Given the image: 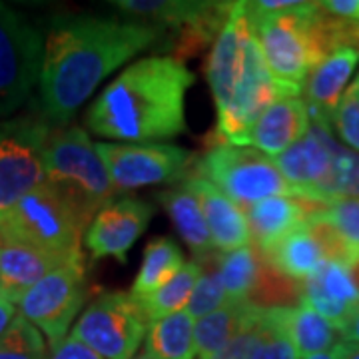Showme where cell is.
I'll list each match as a JSON object with an SVG mask.
<instances>
[{"instance_id": "cell-1", "label": "cell", "mask_w": 359, "mask_h": 359, "mask_svg": "<svg viewBox=\"0 0 359 359\" xmlns=\"http://www.w3.org/2000/svg\"><path fill=\"white\" fill-rule=\"evenodd\" d=\"M160 28L98 16L58 18L44 39L40 102L52 128L66 126L120 66L148 48Z\"/></svg>"}, {"instance_id": "cell-2", "label": "cell", "mask_w": 359, "mask_h": 359, "mask_svg": "<svg viewBox=\"0 0 359 359\" xmlns=\"http://www.w3.org/2000/svg\"><path fill=\"white\" fill-rule=\"evenodd\" d=\"M194 74L172 56L128 66L90 104L86 128L100 138L158 144L186 132V94Z\"/></svg>"}, {"instance_id": "cell-3", "label": "cell", "mask_w": 359, "mask_h": 359, "mask_svg": "<svg viewBox=\"0 0 359 359\" xmlns=\"http://www.w3.org/2000/svg\"><path fill=\"white\" fill-rule=\"evenodd\" d=\"M205 78L218 112L219 144L245 146V136L262 112L294 96L269 74L245 2H233L208 56Z\"/></svg>"}, {"instance_id": "cell-4", "label": "cell", "mask_w": 359, "mask_h": 359, "mask_svg": "<svg viewBox=\"0 0 359 359\" xmlns=\"http://www.w3.org/2000/svg\"><path fill=\"white\" fill-rule=\"evenodd\" d=\"M320 2H304L290 13H256L245 2L262 56L271 78L299 96L311 68L327 56L318 28Z\"/></svg>"}, {"instance_id": "cell-5", "label": "cell", "mask_w": 359, "mask_h": 359, "mask_svg": "<svg viewBox=\"0 0 359 359\" xmlns=\"http://www.w3.org/2000/svg\"><path fill=\"white\" fill-rule=\"evenodd\" d=\"M92 218L48 182L0 216V240L34 245L54 254H82L80 242Z\"/></svg>"}, {"instance_id": "cell-6", "label": "cell", "mask_w": 359, "mask_h": 359, "mask_svg": "<svg viewBox=\"0 0 359 359\" xmlns=\"http://www.w3.org/2000/svg\"><path fill=\"white\" fill-rule=\"evenodd\" d=\"M42 160L46 182L92 219L118 194L96 144L78 126L52 130Z\"/></svg>"}, {"instance_id": "cell-7", "label": "cell", "mask_w": 359, "mask_h": 359, "mask_svg": "<svg viewBox=\"0 0 359 359\" xmlns=\"http://www.w3.org/2000/svg\"><path fill=\"white\" fill-rule=\"evenodd\" d=\"M194 170L242 210L273 196L297 198V192L283 178L276 160L250 146L216 144Z\"/></svg>"}, {"instance_id": "cell-8", "label": "cell", "mask_w": 359, "mask_h": 359, "mask_svg": "<svg viewBox=\"0 0 359 359\" xmlns=\"http://www.w3.org/2000/svg\"><path fill=\"white\" fill-rule=\"evenodd\" d=\"M150 321L124 292H102L72 325L70 335L102 359H134Z\"/></svg>"}, {"instance_id": "cell-9", "label": "cell", "mask_w": 359, "mask_h": 359, "mask_svg": "<svg viewBox=\"0 0 359 359\" xmlns=\"http://www.w3.org/2000/svg\"><path fill=\"white\" fill-rule=\"evenodd\" d=\"M50 132L42 118L0 122V216L46 182L42 152Z\"/></svg>"}, {"instance_id": "cell-10", "label": "cell", "mask_w": 359, "mask_h": 359, "mask_svg": "<svg viewBox=\"0 0 359 359\" xmlns=\"http://www.w3.org/2000/svg\"><path fill=\"white\" fill-rule=\"evenodd\" d=\"M44 40L18 11L0 2V118L14 114L39 84Z\"/></svg>"}, {"instance_id": "cell-11", "label": "cell", "mask_w": 359, "mask_h": 359, "mask_svg": "<svg viewBox=\"0 0 359 359\" xmlns=\"http://www.w3.org/2000/svg\"><path fill=\"white\" fill-rule=\"evenodd\" d=\"M88 294L84 257L42 278L18 302V313L44 335L48 347L58 346L72 327Z\"/></svg>"}, {"instance_id": "cell-12", "label": "cell", "mask_w": 359, "mask_h": 359, "mask_svg": "<svg viewBox=\"0 0 359 359\" xmlns=\"http://www.w3.org/2000/svg\"><path fill=\"white\" fill-rule=\"evenodd\" d=\"M96 152L102 158L116 192L156 184H174L188 178L196 168V156L190 150L172 144L98 142Z\"/></svg>"}, {"instance_id": "cell-13", "label": "cell", "mask_w": 359, "mask_h": 359, "mask_svg": "<svg viewBox=\"0 0 359 359\" xmlns=\"http://www.w3.org/2000/svg\"><path fill=\"white\" fill-rule=\"evenodd\" d=\"M154 205L138 198H120L106 204L90 222L84 233V244L94 259L114 257L120 264L128 262V252L140 240L150 219Z\"/></svg>"}, {"instance_id": "cell-14", "label": "cell", "mask_w": 359, "mask_h": 359, "mask_svg": "<svg viewBox=\"0 0 359 359\" xmlns=\"http://www.w3.org/2000/svg\"><path fill=\"white\" fill-rule=\"evenodd\" d=\"M184 184L198 198L210 236L218 254H228L250 245L252 233L244 210L200 174H190Z\"/></svg>"}, {"instance_id": "cell-15", "label": "cell", "mask_w": 359, "mask_h": 359, "mask_svg": "<svg viewBox=\"0 0 359 359\" xmlns=\"http://www.w3.org/2000/svg\"><path fill=\"white\" fill-rule=\"evenodd\" d=\"M309 130L306 100L287 96L268 106L245 136V146L268 158H278L299 142Z\"/></svg>"}, {"instance_id": "cell-16", "label": "cell", "mask_w": 359, "mask_h": 359, "mask_svg": "<svg viewBox=\"0 0 359 359\" xmlns=\"http://www.w3.org/2000/svg\"><path fill=\"white\" fill-rule=\"evenodd\" d=\"M359 65L358 48H339L327 54L323 60L311 68L304 84V96L308 104L309 118L321 122L325 128L334 116L341 96L346 94L347 84Z\"/></svg>"}, {"instance_id": "cell-17", "label": "cell", "mask_w": 359, "mask_h": 359, "mask_svg": "<svg viewBox=\"0 0 359 359\" xmlns=\"http://www.w3.org/2000/svg\"><path fill=\"white\" fill-rule=\"evenodd\" d=\"M78 257L84 256L54 254L34 245L0 240V290L18 304L20 297L42 278Z\"/></svg>"}, {"instance_id": "cell-18", "label": "cell", "mask_w": 359, "mask_h": 359, "mask_svg": "<svg viewBox=\"0 0 359 359\" xmlns=\"http://www.w3.org/2000/svg\"><path fill=\"white\" fill-rule=\"evenodd\" d=\"M337 325L346 323L359 309V292L346 264L323 262L311 278L302 282V302Z\"/></svg>"}, {"instance_id": "cell-19", "label": "cell", "mask_w": 359, "mask_h": 359, "mask_svg": "<svg viewBox=\"0 0 359 359\" xmlns=\"http://www.w3.org/2000/svg\"><path fill=\"white\" fill-rule=\"evenodd\" d=\"M323 204L311 202L306 198L295 196H273L266 198L257 204L245 208L244 214L250 226V233L254 238L256 245L264 252L282 242L283 238L306 224V219L318 212H323Z\"/></svg>"}, {"instance_id": "cell-20", "label": "cell", "mask_w": 359, "mask_h": 359, "mask_svg": "<svg viewBox=\"0 0 359 359\" xmlns=\"http://www.w3.org/2000/svg\"><path fill=\"white\" fill-rule=\"evenodd\" d=\"M158 200L166 208L172 224L176 226L182 240L196 254V257L212 256L216 252V245L208 230L200 202L184 182L178 188L160 194Z\"/></svg>"}, {"instance_id": "cell-21", "label": "cell", "mask_w": 359, "mask_h": 359, "mask_svg": "<svg viewBox=\"0 0 359 359\" xmlns=\"http://www.w3.org/2000/svg\"><path fill=\"white\" fill-rule=\"evenodd\" d=\"M282 320L283 330L290 335L299 359L330 351L337 344H341L337 325L325 320L321 313L306 304H299L294 308L283 306Z\"/></svg>"}, {"instance_id": "cell-22", "label": "cell", "mask_w": 359, "mask_h": 359, "mask_svg": "<svg viewBox=\"0 0 359 359\" xmlns=\"http://www.w3.org/2000/svg\"><path fill=\"white\" fill-rule=\"evenodd\" d=\"M264 256L280 276L294 282H306L325 262L321 248L311 238L306 224L290 231L282 242L264 252Z\"/></svg>"}, {"instance_id": "cell-23", "label": "cell", "mask_w": 359, "mask_h": 359, "mask_svg": "<svg viewBox=\"0 0 359 359\" xmlns=\"http://www.w3.org/2000/svg\"><path fill=\"white\" fill-rule=\"evenodd\" d=\"M184 264L186 262H184L182 248L172 238L168 236L154 238L144 250L142 266L130 290L132 299L144 302L146 297H150L164 283L170 282Z\"/></svg>"}, {"instance_id": "cell-24", "label": "cell", "mask_w": 359, "mask_h": 359, "mask_svg": "<svg viewBox=\"0 0 359 359\" xmlns=\"http://www.w3.org/2000/svg\"><path fill=\"white\" fill-rule=\"evenodd\" d=\"M194 327L196 320L188 311L150 321L144 339V355L152 359H196Z\"/></svg>"}, {"instance_id": "cell-25", "label": "cell", "mask_w": 359, "mask_h": 359, "mask_svg": "<svg viewBox=\"0 0 359 359\" xmlns=\"http://www.w3.org/2000/svg\"><path fill=\"white\" fill-rule=\"evenodd\" d=\"M120 13L140 18V22L170 28H186L196 25L212 13L216 2H188V0H116Z\"/></svg>"}, {"instance_id": "cell-26", "label": "cell", "mask_w": 359, "mask_h": 359, "mask_svg": "<svg viewBox=\"0 0 359 359\" xmlns=\"http://www.w3.org/2000/svg\"><path fill=\"white\" fill-rule=\"evenodd\" d=\"M252 302H228L224 308L196 320V359H214L242 325Z\"/></svg>"}, {"instance_id": "cell-27", "label": "cell", "mask_w": 359, "mask_h": 359, "mask_svg": "<svg viewBox=\"0 0 359 359\" xmlns=\"http://www.w3.org/2000/svg\"><path fill=\"white\" fill-rule=\"evenodd\" d=\"M214 269L230 302H250L259 282V262L252 245L214 257Z\"/></svg>"}, {"instance_id": "cell-28", "label": "cell", "mask_w": 359, "mask_h": 359, "mask_svg": "<svg viewBox=\"0 0 359 359\" xmlns=\"http://www.w3.org/2000/svg\"><path fill=\"white\" fill-rule=\"evenodd\" d=\"M200 276H202V264L198 259L184 264L170 282L164 283L158 292L146 297L144 302H138L146 320L156 321L168 318L172 313L184 311L192 297L194 287L200 280Z\"/></svg>"}, {"instance_id": "cell-29", "label": "cell", "mask_w": 359, "mask_h": 359, "mask_svg": "<svg viewBox=\"0 0 359 359\" xmlns=\"http://www.w3.org/2000/svg\"><path fill=\"white\" fill-rule=\"evenodd\" d=\"M282 308H264L259 335L250 359H299L290 335L283 330Z\"/></svg>"}, {"instance_id": "cell-30", "label": "cell", "mask_w": 359, "mask_h": 359, "mask_svg": "<svg viewBox=\"0 0 359 359\" xmlns=\"http://www.w3.org/2000/svg\"><path fill=\"white\" fill-rule=\"evenodd\" d=\"M44 335L20 313L0 337V359H48Z\"/></svg>"}, {"instance_id": "cell-31", "label": "cell", "mask_w": 359, "mask_h": 359, "mask_svg": "<svg viewBox=\"0 0 359 359\" xmlns=\"http://www.w3.org/2000/svg\"><path fill=\"white\" fill-rule=\"evenodd\" d=\"M327 130L334 132L344 146L359 154V76L351 86H347L334 116L330 118Z\"/></svg>"}, {"instance_id": "cell-32", "label": "cell", "mask_w": 359, "mask_h": 359, "mask_svg": "<svg viewBox=\"0 0 359 359\" xmlns=\"http://www.w3.org/2000/svg\"><path fill=\"white\" fill-rule=\"evenodd\" d=\"M228 295L224 292L222 283H219L216 269H214V262L202 266V276L194 287L192 297L188 302V306L184 311H188L194 320H202L205 316H210L212 311L224 308L228 304Z\"/></svg>"}, {"instance_id": "cell-33", "label": "cell", "mask_w": 359, "mask_h": 359, "mask_svg": "<svg viewBox=\"0 0 359 359\" xmlns=\"http://www.w3.org/2000/svg\"><path fill=\"white\" fill-rule=\"evenodd\" d=\"M325 210L309 216L306 219V228H308L311 238L321 248V252L325 256V262H337V264H346L347 266V262L355 256H353L351 248L346 244V240L341 238V233L337 231L335 224L330 219Z\"/></svg>"}, {"instance_id": "cell-34", "label": "cell", "mask_w": 359, "mask_h": 359, "mask_svg": "<svg viewBox=\"0 0 359 359\" xmlns=\"http://www.w3.org/2000/svg\"><path fill=\"white\" fill-rule=\"evenodd\" d=\"M262 313L264 308L252 304L248 313H245L242 325L238 327V332L231 335V339L224 346L214 359H250L252 351L259 335V325H262Z\"/></svg>"}, {"instance_id": "cell-35", "label": "cell", "mask_w": 359, "mask_h": 359, "mask_svg": "<svg viewBox=\"0 0 359 359\" xmlns=\"http://www.w3.org/2000/svg\"><path fill=\"white\" fill-rule=\"evenodd\" d=\"M327 216L335 224L337 231L351 248L353 256L359 254V198L344 196L327 205Z\"/></svg>"}, {"instance_id": "cell-36", "label": "cell", "mask_w": 359, "mask_h": 359, "mask_svg": "<svg viewBox=\"0 0 359 359\" xmlns=\"http://www.w3.org/2000/svg\"><path fill=\"white\" fill-rule=\"evenodd\" d=\"M48 359H102L98 353H94L90 347L82 341L74 339L72 335H66L58 346L50 347Z\"/></svg>"}, {"instance_id": "cell-37", "label": "cell", "mask_w": 359, "mask_h": 359, "mask_svg": "<svg viewBox=\"0 0 359 359\" xmlns=\"http://www.w3.org/2000/svg\"><path fill=\"white\" fill-rule=\"evenodd\" d=\"M321 8L335 18L359 20V0H327L321 2Z\"/></svg>"}, {"instance_id": "cell-38", "label": "cell", "mask_w": 359, "mask_h": 359, "mask_svg": "<svg viewBox=\"0 0 359 359\" xmlns=\"http://www.w3.org/2000/svg\"><path fill=\"white\" fill-rule=\"evenodd\" d=\"M16 316H18V304L0 290V337L11 327V323L16 320Z\"/></svg>"}, {"instance_id": "cell-39", "label": "cell", "mask_w": 359, "mask_h": 359, "mask_svg": "<svg viewBox=\"0 0 359 359\" xmlns=\"http://www.w3.org/2000/svg\"><path fill=\"white\" fill-rule=\"evenodd\" d=\"M339 335H341V341L359 346V309L353 311L351 318L339 327Z\"/></svg>"}, {"instance_id": "cell-40", "label": "cell", "mask_w": 359, "mask_h": 359, "mask_svg": "<svg viewBox=\"0 0 359 359\" xmlns=\"http://www.w3.org/2000/svg\"><path fill=\"white\" fill-rule=\"evenodd\" d=\"M347 271H349V276H351V280H353V283H355V287H358L359 292V254L347 262Z\"/></svg>"}, {"instance_id": "cell-41", "label": "cell", "mask_w": 359, "mask_h": 359, "mask_svg": "<svg viewBox=\"0 0 359 359\" xmlns=\"http://www.w3.org/2000/svg\"><path fill=\"white\" fill-rule=\"evenodd\" d=\"M302 359H341V344H337L334 349L330 351H323V353H318V355H309V358Z\"/></svg>"}, {"instance_id": "cell-42", "label": "cell", "mask_w": 359, "mask_h": 359, "mask_svg": "<svg viewBox=\"0 0 359 359\" xmlns=\"http://www.w3.org/2000/svg\"><path fill=\"white\" fill-rule=\"evenodd\" d=\"M341 359H359V346L341 341Z\"/></svg>"}, {"instance_id": "cell-43", "label": "cell", "mask_w": 359, "mask_h": 359, "mask_svg": "<svg viewBox=\"0 0 359 359\" xmlns=\"http://www.w3.org/2000/svg\"><path fill=\"white\" fill-rule=\"evenodd\" d=\"M349 36H351V48L359 50V20H349Z\"/></svg>"}, {"instance_id": "cell-44", "label": "cell", "mask_w": 359, "mask_h": 359, "mask_svg": "<svg viewBox=\"0 0 359 359\" xmlns=\"http://www.w3.org/2000/svg\"><path fill=\"white\" fill-rule=\"evenodd\" d=\"M134 359H152V358H148V355H138V358H134Z\"/></svg>"}]
</instances>
